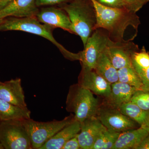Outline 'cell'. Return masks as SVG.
<instances>
[{
    "instance_id": "36",
    "label": "cell",
    "mask_w": 149,
    "mask_h": 149,
    "mask_svg": "<svg viewBox=\"0 0 149 149\" xmlns=\"http://www.w3.org/2000/svg\"><path fill=\"white\" fill-rule=\"evenodd\" d=\"M2 83V82H1V81H0V84H1V83Z\"/></svg>"
},
{
    "instance_id": "8",
    "label": "cell",
    "mask_w": 149,
    "mask_h": 149,
    "mask_svg": "<svg viewBox=\"0 0 149 149\" xmlns=\"http://www.w3.org/2000/svg\"><path fill=\"white\" fill-rule=\"evenodd\" d=\"M107 130L121 133L135 129L136 122L123 114L118 109L101 104L96 116Z\"/></svg>"
},
{
    "instance_id": "28",
    "label": "cell",
    "mask_w": 149,
    "mask_h": 149,
    "mask_svg": "<svg viewBox=\"0 0 149 149\" xmlns=\"http://www.w3.org/2000/svg\"><path fill=\"white\" fill-rule=\"evenodd\" d=\"M72 0H36V5L38 7L44 6H52L63 4L71 1Z\"/></svg>"
},
{
    "instance_id": "34",
    "label": "cell",
    "mask_w": 149,
    "mask_h": 149,
    "mask_svg": "<svg viewBox=\"0 0 149 149\" xmlns=\"http://www.w3.org/2000/svg\"><path fill=\"white\" fill-rule=\"evenodd\" d=\"M146 130H148V131L149 132V124H148V128H146Z\"/></svg>"
},
{
    "instance_id": "16",
    "label": "cell",
    "mask_w": 149,
    "mask_h": 149,
    "mask_svg": "<svg viewBox=\"0 0 149 149\" xmlns=\"http://www.w3.org/2000/svg\"><path fill=\"white\" fill-rule=\"evenodd\" d=\"M81 124L75 120L52 137L40 149H61L67 141L80 132Z\"/></svg>"
},
{
    "instance_id": "18",
    "label": "cell",
    "mask_w": 149,
    "mask_h": 149,
    "mask_svg": "<svg viewBox=\"0 0 149 149\" xmlns=\"http://www.w3.org/2000/svg\"><path fill=\"white\" fill-rule=\"evenodd\" d=\"M31 111L27 107L17 106L0 99V120H20L30 118Z\"/></svg>"
},
{
    "instance_id": "23",
    "label": "cell",
    "mask_w": 149,
    "mask_h": 149,
    "mask_svg": "<svg viewBox=\"0 0 149 149\" xmlns=\"http://www.w3.org/2000/svg\"><path fill=\"white\" fill-rule=\"evenodd\" d=\"M130 101L142 109L149 111V91L137 90L133 94Z\"/></svg>"
},
{
    "instance_id": "31",
    "label": "cell",
    "mask_w": 149,
    "mask_h": 149,
    "mask_svg": "<svg viewBox=\"0 0 149 149\" xmlns=\"http://www.w3.org/2000/svg\"><path fill=\"white\" fill-rule=\"evenodd\" d=\"M13 0H0V10L4 8Z\"/></svg>"
},
{
    "instance_id": "5",
    "label": "cell",
    "mask_w": 149,
    "mask_h": 149,
    "mask_svg": "<svg viewBox=\"0 0 149 149\" xmlns=\"http://www.w3.org/2000/svg\"><path fill=\"white\" fill-rule=\"evenodd\" d=\"M74 120V115L71 114L60 120L39 122L30 118L22 122L29 135L32 149H40L55 134Z\"/></svg>"
},
{
    "instance_id": "30",
    "label": "cell",
    "mask_w": 149,
    "mask_h": 149,
    "mask_svg": "<svg viewBox=\"0 0 149 149\" xmlns=\"http://www.w3.org/2000/svg\"><path fill=\"white\" fill-rule=\"evenodd\" d=\"M136 149H149V133Z\"/></svg>"
},
{
    "instance_id": "21",
    "label": "cell",
    "mask_w": 149,
    "mask_h": 149,
    "mask_svg": "<svg viewBox=\"0 0 149 149\" xmlns=\"http://www.w3.org/2000/svg\"><path fill=\"white\" fill-rule=\"evenodd\" d=\"M118 74L119 82L126 83L138 90H143L141 79L133 65L118 70Z\"/></svg>"
},
{
    "instance_id": "4",
    "label": "cell",
    "mask_w": 149,
    "mask_h": 149,
    "mask_svg": "<svg viewBox=\"0 0 149 149\" xmlns=\"http://www.w3.org/2000/svg\"><path fill=\"white\" fill-rule=\"evenodd\" d=\"M65 104L67 111L73 113L74 119L80 123L96 116L101 105L92 92L78 83L70 87Z\"/></svg>"
},
{
    "instance_id": "20",
    "label": "cell",
    "mask_w": 149,
    "mask_h": 149,
    "mask_svg": "<svg viewBox=\"0 0 149 149\" xmlns=\"http://www.w3.org/2000/svg\"><path fill=\"white\" fill-rule=\"evenodd\" d=\"M125 115L130 118L141 127L145 129L148 128L149 124V111L142 109L131 102L121 105L118 109Z\"/></svg>"
},
{
    "instance_id": "27",
    "label": "cell",
    "mask_w": 149,
    "mask_h": 149,
    "mask_svg": "<svg viewBox=\"0 0 149 149\" xmlns=\"http://www.w3.org/2000/svg\"><path fill=\"white\" fill-rule=\"evenodd\" d=\"M97 2L106 6L113 8L125 7L123 0H95Z\"/></svg>"
},
{
    "instance_id": "22",
    "label": "cell",
    "mask_w": 149,
    "mask_h": 149,
    "mask_svg": "<svg viewBox=\"0 0 149 149\" xmlns=\"http://www.w3.org/2000/svg\"><path fill=\"white\" fill-rule=\"evenodd\" d=\"M120 133L105 130L99 136L92 149H112Z\"/></svg>"
},
{
    "instance_id": "10",
    "label": "cell",
    "mask_w": 149,
    "mask_h": 149,
    "mask_svg": "<svg viewBox=\"0 0 149 149\" xmlns=\"http://www.w3.org/2000/svg\"><path fill=\"white\" fill-rule=\"evenodd\" d=\"M37 20L52 28H60L73 34L72 24L67 14L61 8L48 7L39 9Z\"/></svg>"
},
{
    "instance_id": "29",
    "label": "cell",
    "mask_w": 149,
    "mask_h": 149,
    "mask_svg": "<svg viewBox=\"0 0 149 149\" xmlns=\"http://www.w3.org/2000/svg\"><path fill=\"white\" fill-rule=\"evenodd\" d=\"M77 135L67 141L61 149H80V147Z\"/></svg>"
},
{
    "instance_id": "24",
    "label": "cell",
    "mask_w": 149,
    "mask_h": 149,
    "mask_svg": "<svg viewBox=\"0 0 149 149\" xmlns=\"http://www.w3.org/2000/svg\"><path fill=\"white\" fill-rule=\"evenodd\" d=\"M132 63L141 68L149 67V54L144 47L140 51L135 52L132 57Z\"/></svg>"
},
{
    "instance_id": "11",
    "label": "cell",
    "mask_w": 149,
    "mask_h": 149,
    "mask_svg": "<svg viewBox=\"0 0 149 149\" xmlns=\"http://www.w3.org/2000/svg\"><path fill=\"white\" fill-rule=\"evenodd\" d=\"M78 83L93 94L104 99L107 97L111 91V84L94 70L82 68L78 77Z\"/></svg>"
},
{
    "instance_id": "19",
    "label": "cell",
    "mask_w": 149,
    "mask_h": 149,
    "mask_svg": "<svg viewBox=\"0 0 149 149\" xmlns=\"http://www.w3.org/2000/svg\"><path fill=\"white\" fill-rule=\"evenodd\" d=\"M94 70L111 84L118 81V70L113 65L105 51L99 56Z\"/></svg>"
},
{
    "instance_id": "33",
    "label": "cell",
    "mask_w": 149,
    "mask_h": 149,
    "mask_svg": "<svg viewBox=\"0 0 149 149\" xmlns=\"http://www.w3.org/2000/svg\"><path fill=\"white\" fill-rule=\"evenodd\" d=\"M3 19L0 18V24H1L2 22H3Z\"/></svg>"
},
{
    "instance_id": "35",
    "label": "cell",
    "mask_w": 149,
    "mask_h": 149,
    "mask_svg": "<svg viewBox=\"0 0 149 149\" xmlns=\"http://www.w3.org/2000/svg\"><path fill=\"white\" fill-rule=\"evenodd\" d=\"M123 1H124H124H125V0H123ZM124 6H125V4H124Z\"/></svg>"
},
{
    "instance_id": "1",
    "label": "cell",
    "mask_w": 149,
    "mask_h": 149,
    "mask_svg": "<svg viewBox=\"0 0 149 149\" xmlns=\"http://www.w3.org/2000/svg\"><path fill=\"white\" fill-rule=\"evenodd\" d=\"M97 14L95 29L101 28L107 32L110 40L113 42H129L125 36L129 28L138 31L141 24L136 13L125 7L113 8L104 6L95 0H90Z\"/></svg>"
},
{
    "instance_id": "9",
    "label": "cell",
    "mask_w": 149,
    "mask_h": 149,
    "mask_svg": "<svg viewBox=\"0 0 149 149\" xmlns=\"http://www.w3.org/2000/svg\"><path fill=\"white\" fill-rule=\"evenodd\" d=\"M139 50L138 45L132 41L118 42L111 40L105 52L113 65L118 70L125 67L132 66V56Z\"/></svg>"
},
{
    "instance_id": "3",
    "label": "cell",
    "mask_w": 149,
    "mask_h": 149,
    "mask_svg": "<svg viewBox=\"0 0 149 149\" xmlns=\"http://www.w3.org/2000/svg\"><path fill=\"white\" fill-rule=\"evenodd\" d=\"M54 29L49 25L41 23L36 17H10L3 19L0 24L1 31H22L44 37L56 47L65 58L71 61H80L79 53L75 54L69 52L56 40L53 35Z\"/></svg>"
},
{
    "instance_id": "12",
    "label": "cell",
    "mask_w": 149,
    "mask_h": 149,
    "mask_svg": "<svg viewBox=\"0 0 149 149\" xmlns=\"http://www.w3.org/2000/svg\"><path fill=\"white\" fill-rule=\"evenodd\" d=\"M80 132L77 136L81 149H92L99 136L107 128L97 116L90 118L80 123Z\"/></svg>"
},
{
    "instance_id": "32",
    "label": "cell",
    "mask_w": 149,
    "mask_h": 149,
    "mask_svg": "<svg viewBox=\"0 0 149 149\" xmlns=\"http://www.w3.org/2000/svg\"><path fill=\"white\" fill-rule=\"evenodd\" d=\"M0 149H4V148L3 146V145L1 143V141H0Z\"/></svg>"
},
{
    "instance_id": "2",
    "label": "cell",
    "mask_w": 149,
    "mask_h": 149,
    "mask_svg": "<svg viewBox=\"0 0 149 149\" xmlns=\"http://www.w3.org/2000/svg\"><path fill=\"white\" fill-rule=\"evenodd\" d=\"M60 7L69 17L73 34L80 36L85 47L97 24V14L93 3L90 0H72Z\"/></svg>"
},
{
    "instance_id": "25",
    "label": "cell",
    "mask_w": 149,
    "mask_h": 149,
    "mask_svg": "<svg viewBox=\"0 0 149 149\" xmlns=\"http://www.w3.org/2000/svg\"><path fill=\"white\" fill-rule=\"evenodd\" d=\"M133 68L138 73L143 85V90L149 91V67L143 68L132 64Z\"/></svg>"
},
{
    "instance_id": "15",
    "label": "cell",
    "mask_w": 149,
    "mask_h": 149,
    "mask_svg": "<svg viewBox=\"0 0 149 149\" xmlns=\"http://www.w3.org/2000/svg\"><path fill=\"white\" fill-rule=\"evenodd\" d=\"M138 89L130 85L118 81L111 84V91L107 97L104 98L103 104L119 108L123 104L130 102L133 94Z\"/></svg>"
},
{
    "instance_id": "17",
    "label": "cell",
    "mask_w": 149,
    "mask_h": 149,
    "mask_svg": "<svg viewBox=\"0 0 149 149\" xmlns=\"http://www.w3.org/2000/svg\"><path fill=\"white\" fill-rule=\"evenodd\" d=\"M149 133L142 127L120 133L112 149H136Z\"/></svg>"
},
{
    "instance_id": "26",
    "label": "cell",
    "mask_w": 149,
    "mask_h": 149,
    "mask_svg": "<svg viewBox=\"0 0 149 149\" xmlns=\"http://www.w3.org/2000/svg\"><path fill=\"white\" fill-rule=\"evenodd\" d=\"M149 2V0H125V8L136 13L144 5Z\"/></svg>"
},
{
    "instance_id": "14",
    "label": "cell",
    "mask_w": 149,
    "mask_h": 149,
    "mask_svg": "<svg viewBox=\"0 0 149 149\" xmlns=\"http://www.w3.org/2000/svg\"><path fill=\"white\" fill-rule=\"evenodd\" d=\"M0 99L22 108L27 107L19 78L11 79L0 84Z\"/></svg>"
},
{
    "instance_id": "7",
    "label": "cell",
    "mask_w": 149,
    "mask_h": 149,
    "mask_svg": "<svg viewBox=\"0 0 149 149\" xmlns=\"http://www.w3.org/2000/svg\"><path fill=\"white\" fill-rule=\"evenodd\" d=\"M111 40L106 30L95 29L87 40L83 50L79 52L82 68L94 70L99 56L105 51Z\"/></svg>"
},
{
    "instance_id": "6",
    "label": "cell",
    "mask_w": 149,
    "mask_h": 149,
    "mask_svg": "<svg viewBox=\"0 0 149 149\" xmlns=\"http://www.w3.org/2000/svg\"><path fill=\"white\" fill-rule=\"evenodd\" d=\"M0 141L4 149H32L22 120H0Z\"/></svg>"
},
{
    "instance_id": "13",
    "label": "cell",
    "mask_w": 149,
    "mask_h": 149,
    "mask_svg": "<svg viewBox=\"0 0 149 149\" xmlns=\"http://www.w3.org/2000/svg\"><path fill=\"white\" fill-rule=\"evenodd\" d=\"M39 10L36 0H13L0 10V18L36 17Z\"/></svg>"
}]
</instances>
